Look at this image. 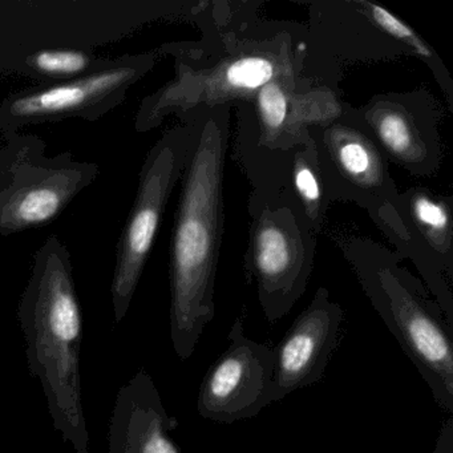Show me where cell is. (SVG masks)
<instances>
[{
    "instance_id": "obj_1",
    "label": "cell",
    "mask_w": 453,
    "mask_h": 453,
    "mask_svg": "<svg viewBox=\"0 0 453 453\" xmlns=\"http://www.w3.org/2000/svg\"><path fill=\"white\" fill-rule=\"evenodd\" d=\"M232 105L185 115L192 128L171 241V338L179 359L192 357L216 315L214 288L224 237L225 160Z\"/></svg>"
},
{
    "instance_id": "obj_2",
    "label": "cell",
    "mask_w": 453,
    "mask_h": 453,
    "mask_svg": "<svg viewBox=\"0 0 453 453\" xmlns=\"http://www.w3.org/2000/svg\"><path fill=\"white\" fill-rule=\"evenodd\" d=\"M157 51L173 58L174 76L142 100L134 120L139 134L158 128L171 115L181 120L200 108L251 103L275 79L309 78L299 23L258 18L222 46L203 49L196 42H179Z\"/></svg>"
},
{
    "instance_id": "obj_3",
    "label": "cell",
    "mask_w": 453,
    "mask_h": 453,
    "mask_svg": "<svg viewBox=\"0 0 453 453\" xmlns=\"http://www.w3.org/2000/svg\"><path fill=\"white\" fill-rule=\"evenodd\" d=\"M18 317L28 368L41 381L55 431L76 453H89L81 402L83 315L71 254L58 235L47 238L34 256Z\"/></svg>"
},
{
    "instance_id": "obj_4",
    "label": "cell",
    "mask_w": 453,
    "mask_h": 453,
    "mask_svg": "<svg viewBox=\"0 0 453 453\" xmlns=\"http://www.w3.org/2000/svg\"><path fill=\"white\" fill-rule=\"evenodd\" d=\"M336 245L434 402L453 415V327L441 307L392 249L360 235Z\"/></svg>"
},
{
    "instance_id": "obj_5",
    "label": "cell",
    "mask_w": 453,
    "mask_h": 453,
    "mask_svg": "<svg viewBox=\"0 0 453 453\" xmlns=\"http://www.w3.org/2000/svg\"><path fill=\"white\" fill-rule=\"evenodd\" d=\"M237 115L233 158L256 192L282 190L296 148L310 142L307 129L343 113L341 91L306 76L275 79L251 103L233 105Z\"/></svg>"
},
{
    "instance_id": "obj_6",
    "label": "cell",
    "mask_w": 453,
    "mask_h": 453,
    "mask_svg": "<svg viewBox=\"0 0 453 453\" xmlns=\"http://www.w3.org/2000/svg\"><path fill=\"white\" fill-rule=\"evenodd\" d=\"M248 211L250 225L243 270L273 325L286 317L306 291L314 269L317 234L286 190H251Z\"/></svg>"
},
{
    "instance_id": "obj_7",
    "label": "cell",
    "mask_w": 453,
    "mask_h": 453,
    "mask_svg": "<svg viewBox=\"0 0 453 453\" xmlns=\"http://www.w3.org/2000/svg\"><path fill=\"white\" fill-rule=\"evenodd\" d=\"M0 148V235L46 226L96 181L100 166L70 152L47 155L35 134H4Z\"/></svg>"
},
{
    "instance_id": "obj_8",
    "label": "cell",
    "mask_w": 453,
    "mask_h": 453,
    "mask_svg": "<svg viewBox=\"0 0 453 453\" xmlns=\"http://www.w3.org/2000/svg\"><path fill=\"white\" fill-rule=\"evenodd\" d=\"M307 132L331 205L351 203L367 211L402 258L407 237L399 211L400 192L383 153L344 108L335 120L311 126Z\"/></svg>"
},
{
    "instance_id": "obj_9",
    "label": "cell",
    "mask_w": 453,
    "mask_h": 453,
    "mask_svg": "<svg viewBox=\"0 0 453 453\" xmlns=\"http://www.w3.org/2000/svg\"><path fill=\"white\" fill-rule=\"evenodd\" d=\"M190 139V124L181 121L157 140L142 164L136 197L116 250L115 270L111 283L116 323H120L128 314L145 265L152 253L169 198L181 180Z\"/></svg>"
},
{
    "instance_id": "obj_10",
    "label": "cell",
    "mask_w": 453,
    "mask_h": 453,
    "mask_svg": "<svg viewBox=\"0 0 453 453\" xmlns=\"http://www.w3.org/2000/svg\"><path fill=\"white\" fill-rule=\"evenodd\" d=\"M158 55H124L81 78L10 95L0 103V134L65 119L104 118L123 104L129 89L155 68Z\"/></svg>"
},
{
    "instance_id": "obj_11",
    "label": "cell",
    "mask_w": 453,
    "mask_h": 453,
    "mask_svg": "<svg viewBox=\"0 0 453 453\" xmlns=\"http://www.w3.org/2000/svg\"><path fill=\"white\" fill-rule=\"evenodd\" d=\"M344 111L367 132L384 157L415 177L440 171L441 105L426 88L375 95L362 107Z\"/></svg>"
},
{
    "instance_id": "obj_12",
    "label": "cell",
    "mask_w": 453,
    "mask_h": 453,
    "mask_svg": "<svg viewBox=\"0 0 453 453\" xmlns=\"http://www.w3.org/2000/svg\"><path fill=\"white\" fill-rule=\"evenodd\" d=\"M302 25L306 75L339 89L343 63L389 62L412 57L410 50L387 35L368 15L365 0H323L306 4Z\"/></svg>"
},
{
    "instance_id": "obj_13",
    "label": "cell",
    "mask_w": 453,
    "mask_h": 453,
    "mask_svg": "<svg viewBox=\"0 0 453 453\" xmlns=\"http://www.w3.org/2000/svg\"><path fill=\"white\" fill-rule=\"evenodd\" d=\"M227 342L198 389V415L214 423L246 420L272 404L273 349L248 338L241 317L235 318Z\"/></svg>"
},
{
    "instance_id": "obj_14",
    "label": "cell",
    "mask_w": 453,
    "mask_h": 453,
    "mask_svg": "<svg viewBox=\"0 0 453 453\" xmlns=\"http://www.w3.org/2000/svg\"><path fill=\"white\" fill-rule=\"evenodd\" d=\"M405 227L402 259H410L453 327V198L426 187L400 192Z\"/></svg>"
},
{
    "instance_id": "obj_15",
    "label": "cell",
    "mask_w": 453,
    "mask_h": 453,
    "mask_svg": "<svg viewBox=\"0 0 453 453\" xmlns=\"http://www.w3.org/2000/svg\"><path fill=\"white\" fill-rule=\"evenodd\" d=\"M342 322L341 304L331 301L327 288H318L309 306L273 349L272 403L322 380L338 344Z\"/></svg>"
},
{
    "instance_id": "obj_16",
    "label": "cell",
    "mask_w": 453,
    "mask_h": 453,
    "mask_svg": "<svg viewBox=\"0 0 453 453\" xmlns=\"http://www.w3.org/2000/svg\"><path fill=\"white\" fill-rule=\"evenodd\" d=\"M176 426L152 376L140 368L119 389L108 431V453H182L172 437Z\"/></svg>"
},
{
    "instance_id": "obj_17",
    "label": "cell",
    "mask_w": 453,
    "mask_h": 453,
    "mask_svg": "<svg viewBox=\"0 0 453 453\" xmlns=\"http://www.w3.org/2000/svg\"><path fill=\"white\" fill-rule=\"evenodd\" d=\"M282 189L296 200L312 232L320 234L331 203L311 140L291 156Z\"/></svg>"
},
{
    "instance_id": "obj_18",
    "label": "cell",
    "mask_w": 453,
    "mask_h": 453,
    "mask_svg": "<svg viewBox=\"0 0 453 453\" xmlns=\"http://www.w3.org/2000/svg\"><path fill=\"white\" fill-rule=\"evenodd\" d=\"M111 60H103L81 50H41L26 59L25 65L34 75L58 81H73L105 67Z\"/></svg>"
},
{
    "instance_id": "obj_19",
    "label": "cell",
    "mask_w": 453,
    "mask_h": 453,
    "mask_svg": "<svg viewBox=\"0 0 453 453\" xmlns=\"http://www.w3.org/2000/svg\"><path fill=\"white\" fill-rule=\"evenodd\" d=\"M432 453H453V415H448L442 423Z\"/></svg>"
}]
</instances>
